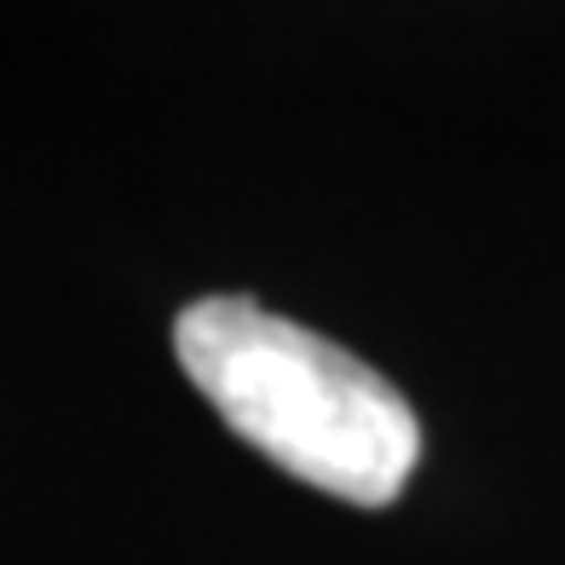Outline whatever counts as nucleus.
Instances as JSON below:
<instances>
[{
    "label": "nucleus",
    "instance_id": "nucleus-1",
    "mask_svg": "<svg viewBox=\"0 0 565 565\" xmlns=\"http://www.w3.org/2000/svg\"><path fill=\"white\" fill-rule=\"evenodd\" d=\"M173 352L220 422L312 491L381 508L422 456V422L387 375L243 295L191 300Z\"/></svg>",
    "mask_w": 565,
    "mask_h": 565
}]
</instances>
